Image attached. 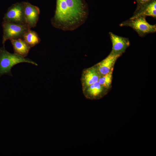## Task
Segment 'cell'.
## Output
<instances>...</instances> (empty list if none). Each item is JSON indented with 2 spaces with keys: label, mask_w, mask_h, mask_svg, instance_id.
I'll use <instances>...</instances> for the list:
<instances>
[{
  "label": "cell",
  "mask_w": 156,
  "mask_h": 156,
  "mask_svg": "<svg viewBox=\"0 0 156 156\" xmlns=\"http://www.w3.org/2000/svg\"><path fill=\"white\" fill-rule=\"evenodd\" d=\"M14 53L25 58L27 56L31 47L22 38L10 40Z\"/></svg>",
  "instance_id": "cell-12"
},
{
  "label": "cell",
  "mask_w": 156,
  "mask_h": 156,
  "mask_svg": "<svg viewBox=\"0 0 156 156\" xmlns=\"http://www.w3.org/2000/svg\"><path fill=\"white\" fill-rule=\"evenodd\" d=\"M120 56L110 53L105 58L95 65L100 76L107 74L113 68L116 61Z\"/></svg>",
  "instance_id": "cell-9"
},
{
  "label": "cell",
  "mask_w": 156,
  "mask_h": 156,
  "mask_svg": "<svg viewBox=\"0 0 156 156\" xmlns=\"http://www.w3.org/2000/svg\"><path fill=\"white\" fill-rule=\"evenodd\" d=\"M23 39L31 47L38 44L40 41L37 33L30 29L24 34Z\"/></svg>",
  "instance_id": "cell-13"
},
{
  "label": "cell",
  "mask_w": 156,
  "mask_h": 156,
  "mask_svg": "<svg viewBox=\"0 0 156 156\" xmlns=\"http://www.w3.org/2000/svg\"><path fill=\"white\" fill-rule=\"evenodd\" d=\"M83 94L86 98L92 100L101 98L108 92V90L103 87L98 81L83 89Z\"/></svg>",
  "instance_id": "cell-8"
},
{
  "label": "cell",
  "mask_w": 156,
  "mask_h": 156,
  "mask_svg": "<svg viewBox=\"0 0 156 156\" xmlns=\"http://www.w3.org/2000/svg\"><path fill=\"white\" fill-rule=\"evenodd\" d=\"M4 21L16 24H26L23 2L12 5L8 9L3 17Z\"/></svg>",
  "instance_id": "cell-5"
},
{
  "label": "cell",
  "mask_w": 156,
  "mask_h": 156,
  "mask_svg": "<svg viewBox=\"0 0 156 156\" xmlns=\"http://www.w3.org/2000/svg\"><path fill=\"white\" fill-rule=\"evenodd\" d=\"M113 69L114 68L107 74L101 76L98 81L103 87L108 90L111 87Z\"/></svg>",
  "instance_id": "cell-14"
},
{
  "label": "cell",
  "mask_w": 156,
  "mask_h": 156,
  "mask_svg": "<svg viewBox=\"0 0 156 156\" xmlns=\"http://www.w3.org/2000/svg\"><path fill=\"white\" fill-rule=\"evenodd\" d=\"M23 3L26 23L30 29L34 27L38 20L40 9L28 2H23Z\"/></svg>",
  "instance_id": "cell-6"
},
{
  "label": "cell",
  "mask_w": 156,
  "mask_h": 156,
  "mask_svg": "<svg viewBox=\"0 0 156 156\" xmlns=\"http://www.w3.org/2000/svg\"><path fill=\"white\" fill-rule=\"evenodd\" d=\"M140 16H150L156 18V1L153 0L142 5L137 6L133 16L132 19Z\"/></svg>",
  "instance_id": "cell-11"
},
{
  "label": "cell",
  "mask_w": 156,
  "mask_h": 156,
  "mask_svg": "<svg viewBox=\"0 0 156 156\" xmlns=\"http://www.w3.org/2000/svg\"><path fill=\"white\" fill-rule=\"evenodd\" d=\"M153 0H136L138 3V6H139L143 5L148 3Z\"/></svg>",
  "instance_id": "cell-15"
},
{
  "label": "cell",
  "mask_w": 156,
  "mask_h": 156,
  "mask_svg": "<svg viewBox=\"0 0 156 156\" xmlns=\"http://www.w3.org/2000/svg\"><path fill=\"white\" fill-rule=\"evenodd\" d=\"M27 62L37 66L35 62L29 58H26L14 53L6 51L4 47L0 49V77L6 75L12 76L11 70L18 64Z\"/></svg>",
  "instance_id": "cell-2"
},
{
  "label": "cell",
  "mask_w": 156,
  "mask_h": 156,
  "mask_svg": "<svg viewBox=\"0 0 156 156\" xmlns=\"http://www.w3.org/2000/svg\"><path fill=\"white\" fill-rule=\"evenodd\" d=\"M145 16H140L132 19L129 18L120 24L121 27H129L132 28L141 37L156 31V25L149 24Z\"/></svg>",
  "instance_id": "cell-3"
},
{
  "label": "cell",
  "mask_w": 156,
  "mask_h": 156,
  "mask_svg": "<svg viewBox=\"0 0 156 156\" xmlns=\"http://www.w3.org/2000/svg\"><path fill=\"white\" fill-rule=\"evenodd\" d=\"M3 44L8 40L23 38L24 34L30 28L27 24L21 25L4 21L3 24Z\"/></svg>",
  "instance_id": "cell-4"
},
{
  "label": "cell",
  "mask_w": 156,
  "mask_h": 156,
  "mask_svg": "<svg viewBox=\"0 0 156 156\" xmlns=\"http://www.w3.org/2000/svg\"><path fill=\"white\" fill-rule=\"evenodd\" d=\"M109 34L112 44L110 53L121 56L130 46L129 39L117 35L111 32H109Z\"/></svg>",
  "instance_id": "cell-7"
},
{
  "label": "cell",
  "mask_w": 156,
  "mask_h": 156,
  "mask_svg": "<svg viewBox=\"0 0 156 156\" xmlns=\"http://www.w3.org/2000/svg\"><path fill=\"white\" fill-rule=\"evenodd\" d=\"M68 31L74 30L83 24L87 18L88 10L84 0H65Z\"/></svg>",
  "instance_id": "cell-1"
},
{
  "label": "cell",
  "mask_w": 156,
  "mask_h": 156,
  "mask_svg": "<svg viewBox=\"0 0 156 156\" xmlns=\"http://www.w3.org/2000/svg\"><path fill=\"white\" fill-rule=\"evenodd\" d=\"M101 77L95 66L85 69L81 78L82 90L97 82Z\"/></svg>",
  "instance_id": "cell-10"
}]
</instances>
